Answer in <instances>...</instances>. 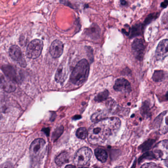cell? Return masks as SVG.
Returning <instances> with one entry per match:
<instances>
[{"label":"cell","instance_id":"21","mask_svg":"<svg viewBox=\"0 0 168 168\" xmlns=\"http://www.w3.org/2000/svg\"><path fill=\"white\" fill-rule=\"evenodd\" d=\"M141 30H142V27H141V25H137L135 26L134 27H133L132 29L131 34V37H134L136 36L139 35L140 34V32H141Z\"/></svg>","mask_w":168,"mask_h":168},{"label":"cell","instance_id":"17","mask_svg":"<svg viewBox=\"0 0 168 168\" xmlns=\"http://www.w3.org/2000/svg\"><path fill=\"white\" fill-rule=\"evenodd\" d=\"M95 156L100 161L103 163L106 162L108 159V153L107 151L102 149H96L95 150Z\"/></svg>","mask_w":168,"mask_h":168},{"label":"cell","instance_id":"28","mask_svg":"<svg viewBox=\"0 0 168 168\" xmlns=\"http://www.w3.org/2000/svg\"><path fill=\"white\" fill-rule=\"evenodd\" d=\"M76 167V166L70 165L66 166V168H69V167Z\"/></svg>","mask_w":168,"mask_h":168},{"label":"cell","instance_id":"10","mask_svg":"<svg viewBox=\"0 0 168 168\" xmlns=\"http://www.w3.org/2000/svg\"><path fill=\"white\" fill-rule=\"evenodd\" d=\"M113 88L116 91L128 92L131 90V86L127 80L124 78H119L115 81Z\"/></svg>","mask_w":168,"mask_h":168},{"label":"cell","instance_id":"19","mask_svg":"<svg viewBox=\"0 0 168 168\" xmlns=\"http://www.w3.org/2000/svg\"><path fill=\"white\" fill-rule=\"evenodd\" d=\"M76 135L78 138L85 139L86 137H87L88 132L85 128L81 127L77 129L76 132Z\"/></svg>","mask_w":168,"mask_h":168},{"label":"cell","instance_id":"15","mask_svg":"<svg viewBox=\"0 0 168 168\" xmlns=\"http://www.w3.org/2000/svg\"><path fill=\"white\" fill-rule=\"evenodd\" d=\"M66 77V70L63 66H60L56 72L55 76V80L58 83L62 84L65 81Z\"/></svg>","mask_w":168,"mask_h":168},{"label":"cell","instance_id":"3","mask_svg":"<svg viewBox=\"0 0 168 168\" xmlns=\"http://www.w3.org/2000/svg\"><path fill=\"white\" fill-rule=\"evenodd\" d=\"M92 156L91 150L88 147H84L80 149L74 155V161L77 166L86 165Z\"/></svg>","mask_w":168,"mask_h":168},{"label":"cell","instance_id":"14","mask_svg":"<svg viewBox=\"0 0 168 168\" xmlns=\"http://www.w3.org/2000/svg\"><path fill=\"white\" fill-rule=\"evenodd\" d=\"M2 69L9 79L15 81H18L19 77H17L16 72L12 67L9 65L3 66Z\"/></svg>","mask_w":168,"mask_h":168},{"label":"cell","instance_id":"18","mask_svg":"<svg viewBox=\"0 0 168 168\" xmlns=\"http://www.w3.org/2000/svg\"><path fill=\"white\" fill-rule=\"evenodd\" d=\"M109 92L108 90H105L104 91L99 93L95 97V100L96 102H101L106 100L108 97Z\"/></svg>","mask_w":168,"mask_h":168},{"label":"cell","instance_id":"25","mask_svg":"<svg viewBox=\"0 0 168 168\" xmlns=\"http://www.w3.org/2000/svg\"><path fill=\"white\" fill-rule=\"evenodd\" d=\"M168 5V1L167 0H165V1L161 3V6L163 8H166Z\"/></svg>","mask_w":168,"mask_h":168},{"label":"cell","instance_id":"7","mask_svg":"<svg viewBox=\"0 0 168 168\" xmlns=\"http://www.w3.org/2000/svg\"><path fill=\"white\" fill-rule=\"evenodd\" d=\"M9 56L13 60L18 62L22 67L26 66V61L22 57V52L19 46L16 45L12 46L9 48Z\"/></svg>","mask_w":168,"mask_h":168},{"label":"cell","instance_id":"2","mask_svg":"<svg viewBox=\"0 0 168 168\" xmlns=\"http://www.w3.org/2000/svg\"><path fill=\"white\" fill-rule=\"evenodd\" d=\"M90 67L86 59L81 60L77 64L70 76V81L74 84L81 85L87 80Z\"/></svg>","mask_w":168,"mask_h":168},{"label":"cell","instance_id":"5","mask_svg":"<svg viewBox=\"0 0 168 168\" xmlns=\"http://www.w3.org/2000/svg\"><path fill=\"white\" fill-rule=\"evenodd\" d=\"M153 126L161 134L168 132V111L162 112L157 116L154 121Z\"/></svg>","mask_w":168,"mask_h":168},{"label":"cell","instance_id":"9","mask_svg":"<svg viewBox=\"0 0 168 168\" xmlns=\"http://www.w3.org/2000/svg\"><path fill=\"white\" fill-rule=\"evenodd\" d=\"M168 56V39L161 40L157 47L155 57L157 60H163Z\"/></svg>","mask_w":168,"mask_h":168},{"label":"cell","instance_id":"6","mask_svg":"<svg viewBox=\"0 0 168 168\" xmlns=\"http://www.w3.org/2000/svg\"><path fill=\"white\" fill-rule=\"evenodd\" d=\"M45 145L46 142L43 139H37L33 141L30 149V154L32 157L36 159L39 157L43 153Z\"/></svg>","mask_w":168,"mask_h":168},{"label":"cell","instance_id":"4","mask_svg":"<svg viewBox=\"0 0 168 168\" xmlns=\"http://www.w3.org/2000/svg\"><path fill=\"white\" fill-rule=\"evenodd\" d=\"M43 44L42 40L35 39L30 42L26 50V55L30 59H36L42 53Z\"/></svg>","mask_w":168,"mask_h":168},{"label":"cell","instance_id":"11","mask_svg":"<svg viewBox=\"0 0 168 168\" xmlns=\"http://www.w3.org/2000/svg\"><path fill=\"white\" fill-rule=\"evenodd\" d=\"M64 50V45L61 41L55 40L52 42L50 47V53L53 58H57L61 56Z\"/></svg>","mask_w":168,"mask_h":168},{"label":"cell","instance_id":"16","mask_svg":"<svg viewBox=\"0 0 168 168\" xmlns=\"http://www.w3.org/2000/svg\"><path fill=\"white\" fill-rule=\"evenodd\" d=\"M69 154L67 153H62L60 154L55 159V163L58 166H61L63 165L69 163L70 161Z\"/></svg>","mask_w":168,"mask_h":168},{"label":"cell","instance_id":"22","mask_svg":"<svg viewBox=\"0 0 168 168\" xmlns=\"http://www.w3.org/2000/svg\"><path fill=\"white\" fill-rule=\"evenodd\" d=\"M63 130H64L63 127L60 126V127L57 128L56 130L54 132L53 134V139L54 141L56 140L59 137H60V135L62 134Z\"/></svg>","mask_w":168,"mask_h":168},{"label":"cell","instance_id":"29","mask_svg":"<svg viewBox=\"0 0 168 168\" xmlns=\"http://www.w3.org/2000/svg\"><path fill=\"white\" fill-rule=\"evenodd\" d=\"M167 98H168V92L167 93Z\"/></svg>","mask_w":168,"mask_h":168},{"label":"cell","instance_id":"8","mask_svg":"<svg viewBox=\"0 0 168 168\" xmlns=\"http://www.w3.org/2000/svg\"><path fill=\"white\" fill-rule=\"evenodd\" d=\"M132 49L134 55L139 60H142L143 58L145 46L142 39H137L133 42Z\"/></svg>","mask_w":168,"mask_h":168},{"label":"cell","instance_id":"26","mask_svg":"<svg viewBox=\"0 0 168 168\" xmlns=\"http://www.w3.org/2000/svg\"><path fill=\"white\" fill-rule=\"evenodd\" d=\"M120 3L122 5H126L127 2L125 0H120Z\"/></svg>","mask_w":168,"mask_h":168},{"label":"cell","instance_id":"20","mask_svg":"<svg viewBox=\"0 0 168 168\" xmlns=\"http://www.w3.org/2000/svg\"><path fill=\"white\" fill-rule=\"evenodd\" d=\"M164 77V74L162 70H156L154 72L153 76V80L155 81L158 82L162 81Z\"/></svg>","mask_w":168,"mask_h":168},{"label":"cell","instance_id":"13","mask_svg":"<svg viewBox=\"0 0 168 168\" xmlns=\"http://www.w3.org/2000/svg\"><path fill=\"white\" fill-rule=\"evenodd\" d=\"M1 87L5 91L7 92H12L15 91L16 86L13 81L9 79L5 78V77H1Z\"/></svg>","mask_w":168,"mask_h":168},{"label":"cell","instance_id":"12","mask_svg":"<svg viewBox=\"0 0 168 168\" xmlns=\"http://www.w3.org/2000/svg\"><path fill=\"white\" fill-rule=\"evenodd\" d=\"M154 153L158 157H167L168 155V140L161 141L158 143L154 149Z\"/></svg>","mask_w":168,"mask_h":168},{"label":"cell","instance_id":"23","mask_svg":"<svg viewBox=\"0 0 168 168\" xmlns=\"http://www.w3.org/2000/svg\"><path fill=\"white\" fill-rule=\"evenodd\" d=\"M153 143L154 141H153V140L147 141V142L142 144L140 148H141V149H142V151H146V150L150 149V148L153 146Z\"/></svg>","mask_w":168,"mask_h":168},{"label":"cell","instance_id":"27","mask_svg":"<svg viewBox=\"0 0 168 168\" xmlns=\"http://www.w3.org/2000/svg\"><path fill=\"white\" fill-rule=\"evenodd\" d=\"M165 163V165H166V166L168 167V158L166 160Z\"/></svg>","mask_w":168,"mask_h":168},{"label":"cell","instance_id":"1","mask_svg":"<svg viewBox=\"0 0 168 168\" xmlns=\"http://www.w3.org/2000/svg\"><path fill=\"white\" fill-rule=\"evenodd\" d=\"M121 121L112 117L99 120L93 125L88 132L89 142L93 145H102L113 137L118 131Z\"/></svg>","mask_w":168,"mask_h":168},{"label":"cell","instance_id":"24","mask_svg":"<svg viewBox=\"0 0 168 168\" xmlns=\"http://www.w3.org/2000/svg\"><path fill=\"white\" fill-rule=\"evenodd\" d=\"M142 168H156L157 167V165L154 163H145L142 166Z\"/></svg>","mask_w":168,"mask_h":168}]
</instances>
